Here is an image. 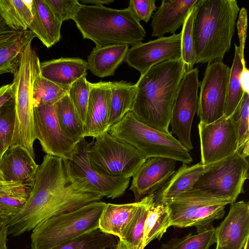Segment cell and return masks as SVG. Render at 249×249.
<instances>
[{
	"label": "cell",
	"instance_id": "cell-11",
	"mask_svg": "<svg viewBox=\"0 0 249 249\" xmlns=\"http://www.w3.org/2000/svg\"><path fill=\"white\" fill-rule=\"evenodd\" d=\"M249 165L247 158L237 151L202 175L193 188L210 191L233 203L244 193Z\"/></svg>",
	"mask_w": 249,
	"mask_h": 249
},
{
	"label": "cell",
	"instance_id": "cell-39",
	"mask_svg": "<svg viewBox=\"0 0 249 249\" xmlns=\"http://www.w3.org/2000/svg\"><path fill=\"white\" fill-rule=\"evenodd\" d=\"M90 91V82L84 76L77 79L69 89L68 95L84 126Z\"/></svg>",
	"mask_w": 249,
	"mask_h": 249
},
{
	"label": "cell",
	"instance_id": "cell-35",
	"mask_svg": "<svg viewBox=\"0 0 249 249\" xmlns=\"http://www.w3.org/2000/svg\"><path fill=\"white\" fill-rule=\"evenodd\" d=\"M197 232L181 238H172L160 249H209L215 243V228L212 224Z\"/></svg>",
	"mask_w": 249,
	"mask_h": 249
},
{
	"label": "cell",
	"instance_id": "cell-27",
	"mask_svg": "<svg viewBox=\"0 0 249 249\" xmlns=\"http://www.w3.org/2000/svg\"><path fill=\"white\" fill-rule=\"evenodd\" d=\"M32 188L19 182L0 181V221L7 224L21 211Z\"/></svg>",
	"mask_w": 249,
	"mask_h": 249
},
{
	"label": "cell",
	"instance_id": "cell-30",
	"mask_svg": "<svg viewBox=\"0 0 249 249\" xmlns=\"http://www.w3.org/2000/svg\"><path fill=\"white\" fill-rule=\"evenodd\" d=\"M32 0H0V15L6 24L18 31H26L33 20Z\"/></svg>",
	"mask_w": 249,
	"mask_h": 249
},
{
	"label": "cell",
	"instance_id": "cell-34",
	"mask_svg": "<svg viewBox=\"0 0 249 249\" xmlns=\"http://www.w3.org/2000/svg\"><path fill=\"white\" fill-rule=\"evenodd\" d=\"M115 236L96 229L73 238L53 249H108L117 244Z\"/></svg>",
	"mask_w": 249,
	"mask_h": 249
},
{
	"label": "cell",
	"instance_id": "cell-41",
	"mask_svg": "<svg viewBox=\"0 0 249 249\" xmlns=\"http://www.w3.org/2000/svg\"><path fill=\"white\" fill-rule=\"evenodd\" d=\"M56 18L62 23L73 20L82 4L77 0H45Z\"/></svg>",
	"mask_w": 249,
	"mask_h": 249
},
{
	"label": "cell",
	"instance_id": "cell-22",
	"mask_svg": "<svg viewBox=\"0 0 249 249\" xmlns=\"http://www.w3.org/2000/svg\"><path fill=\"white\" fill-rule=\"evenodd\" d=\"M219 161L208 165L200 162L192 166L183 163L166 183L154 193L155 202L165 205L180 194L192 190L200 177Z\"/></svg>",
	"mask_w": 249,
	"mask_h": 249
},
{
	"label": "cell",
	"instance_id": "cell-24",
	"mask_svg": "<svg viewBox=\"0 0 249 249\" xmlns=\"http://www.w3.org/2000/svg\"><path fill=\"white\" fill-rule=\"evenodd\" d=\"M33 20L28 28L48 48L61 38L62 23L54 16L45 0H32Z\"/></svg>",
	"mask_w": 249,
	"mask_h": 249
},
{
	"label": "cell",
	"instance_id": "cell-20",
	"mask_svg": "<svg viewBox=\"0 0 249 249\" xmlns=\"http://www.w3.org/2000/svg\"><path fill=\"white\" fill-rule=\"evenodd\" d=\"M111 82L90 83L84 137L93 138L107 131Z\"/></svg>",
	"mask_w": 249,
	"mask_h": 249
},
{
	"label": "cell",
	"instance_id": "cell-48",
	"mask_svg": "<svg viewBox=\"0 0 249 249\" xmlns=\"http://www.w3.org/2000/svg\"><path fill=\"white\" fill-rule=\"evenodd\" d=\"M7 227L6 224L0 221V249H7Z\"/></svg>",
	"mask_w": 249,
	"mask_h": 249
},
{
	"label": "cell",
	"instance_id": "cell-7",
	"mask_svg": "<svg viewBox=\"0 0 249 249\" xmlns=\"http://www.w3.org/2000/svg\"><path fill=\"white\" fill-rule=\"evenodd\" d=\"M94 141L85 138L77 143L71 160H63L69 185L75 191L114 199L123 196L130 178L111 177L100 174L92 167L89 150Z\"/></svg>",
	"mask_w": 249,
	"mask_h": 249
},
{
	"label": "cell",
	"instance_id": "cell-6",
	"mask_svg": "<svg viewBox=\"0 0 249 249\" xmlns=\"http://www.w3.org/2000/svg\"><path fill=\"white\" fill-rule=\"evenodd\" d=\"M106 203L95 201L77 209L53 216L34 229L31 249H53L73 238L99 228Z\"/></svg>",
	"mask_w": 249,
	"mask_h": 249
},
{
	"label": "cell",
	"instance_id": "cell-1",
	"mask_svg": "<svg viewBox=\"0 0 249 249\" xmlns=\"http://www.w3.org/2000/svg\"><path fill=\"white\" fill-rule=\"evenodd\" d=\"M102 197L79 192L69 184L61 158L46 155L37 169L35 183L23 209L6 224L8 234L17 236L46 220L77 209Z\"/></svg>",
	"mask_w": 249,
	"mask_h": 249
},
{
	"label": "cell",
	"instance_id": "cell-10",
	"mask_svg": "<svg viewBox=\"0 0 249 249\" xmlns=\"http://www.w3.org/2000/svg\"><path fill=\"white\" fill-rule=\"evenodd\" d=\"M89 153L92 167L111 177L131 178L146 160L133 146L118 140L107 131L94 138Z\"/></svg>",
	"mask_w": 249,
	"mask_h": 249
},
{
	"label": "cell",
	"instance_id": "cell-50",
	"mask_svg": "<svg viewBox=\"0 0 249 249\" xmlns=\"http://www.w3.org/2000/svg\"><path fill=\"white\" fill-rule=\"evenodd\" d=\"M109 249H128V248L122 240L119 239L116 245L113 248Z\"/></svg>",
	"mask_w": 249,
	"mask_h": 249
},
{
	"label": "cell",
	"instance_id": "cell-37",
	"mask_svg": "<svg viewBox=\"0 0 249 249\" xmlns=\"http://www.w3.org/2000/svg\"><path fill=\"white\" fill-rule=\"evenodd\" d=\"M67 93L68 90L44 78L40 71L37 74L34 83V107L54 105Z\"/></svg>",
	"mask_w": 249,
	"mask_h": 249
},
{
	"label": "cell",
	"instance_id": "cell-3",
	"mask_svg": "<svg viewBox=\"0 0 249 249\" xmlns=\"http://www.w3.org/2000/svg\"><path fill=\"white\" fill-rule=\"evenodd\" d=\"M236 0H200L193 24L196 64L222 61L229 51L239 12Z\"/></svg>",
	"mask_w": 249,
	"mask_h": 249
},
{
	"label": "cell",
	"instance_id": "cell-29",
	"mask_svg": "<svg viewBox=\"0 0 249 249\" xmlns=\"http://www.w3.org/2000/svg\"><path fill=\"white\" fill-rule=\"evenodd\" d=\"M36 37L31 31H24L18 36L0 44V74L18 71L22 53L30 41Z\"/></svg>",
	"mask_w": 249,
	"mask_h": 249
},
{
	"label": "cell",
	"instance_id": "cell-2",
	"mask_svg": "<svg viewBox=\"0 0 249 249\" xmlns=\"http://www.w3.org/2000/svg\"><path fill=\"white\" fill-rule=\"evenodd\" d=\"M186 71L181 59L155 65L141 74L131 112L141 122L168 133L172 110L180 82Z\"/></svg>",
	"mask_w": 249,
	"mask_h": 249
},
{
	"label": "cell",
	"instance_id": "cell-26",
	"mask_svg": "<svg viewBox=\"0 0 249 249\" xmlns=\"http://www.w3.org/2000/svg\"><path fill=\"white\" fill-rule=\"evenodd\" d=\"M141 201L124 204L106 203L99 221L102 231L122 240Z\"/></svg>",
	"mask_w": 249,
	"mask_h": 249
},
{
	"label": "cell",
	"instance_id": "cell-5",
	"mask_svg": "<svg viewBox=\"0 0 249 249\" xmlns=\"http://www.w3.org/2000/svg\"><path fill=\"white\" fill-rule=\"evenodd\" d=\"M107 132L118 140L133 146L145 159L163 157L186 164L193 161L189 152L171 132H164L143 124L131 111Z\"/></svg>",
	"mask_w": 249,
	"mask_h": 249
},
{
	"label": "cell",
	"instance_id": "cell-47",
	"mask_svg": "<svg viewBox=\"0 0 249 249\" xmlns=\"http://www.w3.org/2000/svg\"><path fill=\"white\" fill-rule=\"evenodd\" d=\"M240 81L244 92L249 93V70L246 66H243L240 75Z\"/></svg>",
	"mask_w": 249,
	"mask_h": 249
},
{
	"label": "cell",
	"instance_id": "cell-43",
	"mask_svg": "<svg viewBox=\"0 0 249 249\" xmlns=\"http://www.w3.org/2000/svg\"><path fill=\"white\" fill-rule=\"evenodd\" d=\"M155 2V0H130L128 7L140 22L147 23L157 8Z\"/></svg>",
	"mask_w": 249,
	"mask_h": 249
},
{
	"label": "cell",
	"instance_id": "cell-13",
	"mask_svg": "<svg viewBox=\"0 0 249 249\" xmlns=\"http://www.w3.org/2000/svg\"><path fill=\"white\" fill-rule=\"evenodd\" d=\"M199 86L197 68L186 70L178 89L170 121L172 133L189 152L193 149L191 130L198 109Z\"/></svg>",
	"mask_w": 249,
	"mask_h": 249
},
{
	"label": "cell",
	"instance_id": "cell-32",
	"mask_svg": "<svg viewBox=\"0 0 249 249\" xmlns=\"http://www.w3.org/2000/svg\"><path fill=\"white\" fill-rule=\"evenodd\" d=\"M140 201V204L121 240L128 249H143L144 223L149 209L154 201V195H147Z\"/></svg>",
	"mask_w": 249,
	"mask_h": 249
},
{
	"label": "cell",
	"instance_id": "cell-40",
	"mask_svg": "<svg viewBox=\"0 0 249 249\" xmlns=\"http://www.w3.org/2000/svg\"><path fill=\"white\" fill-rule=\"evenodd\" d=\"M235 125L238 147L249 142V93L244 92L243 96L230 116Z\"/></svg>",
	"mask_w": 249,
	"mask_h": 249
},
{
	"label": "cell",
	"instance_id": "cell-51",
	"mask_svg": "<svg viewBox=\"0 0 249 249\" xmlns=\"http://www.w3.org/2000/svg\"><path fill=\"white\" fill-rule=\"evenodd\" d=\"M249 238L247 239L246 242L243 247V249H249Z\"/></svg>",
	"mask_w": 249,
	"mask_h": 249
},
{
	"label": "cell",
	"instance_id": "cell-36",
	"mask_svg": "<svg viewBox=\"0 0 249 249\" xmlns=\"http://www.w3.org/2000/svg\"><path fill=\"white\" fill-rule=\"evenodd\" d=\"M234 56L230 68V75L228 85V91L224 116L228 118L231 116L240 102L244 90L242 88L240 75L243 65L239 53V46L234 44Z\"/></svg>",
	"mask_w": 249,
	"mask_h": 249
},
{
	"label": "cell",
	"instance_id": "cell-42",
	"mask_svg": "<svg viewBox=\"0 0 249 249\" xmlns=\"http://www.w3.org/2000/svg\"><path fill=\"white\" fill-rule=\"evenodd\" d=\"M15 122V107L0 117V159L11 146Z\"/></svg>",
	"mask_w": 249,
	"mask_h": 249
},
{
	"label": "cell",
	"instance_id": "cell-46",
	"mask_svg": "<svg viewBox=\"0 0 249 249\" xmlns=\"http://www.w3.org/2000/svg\"><path fill=\"white\" fill-rule=\"evenodd\" d=\"M24 31H18L9 27L0 15V44L20 35Z\"/></svg>",
	"mask_w": 249,
	"mask_h": 249
},
{
	"label": "cell",
	"instance_id": "cell-14",
	"mask_svg": "<svg viewBox=\"0 0 249 249\" xmlns=\"http://www.w3.org/2000/svg\"><path fill=\"white\" fill-rule=\"evenodd\" d=\"M36 139L46 154L71 160L77 143L61 127L56 114L55 104L34 107Z\"/></svg>",
	"mask_w": 249,
	"mask_h": 249
},
{
	"label": "cell",
	"instance_id": "cell-8",
	"mask_svg": "<svg viewBox=\"0 0 249 249\" xmlns=\"http://www.w3.org/2000/svg\"><path fill=\"white\" fill-rule=\"evenodd\" d=\"M231 201L210 191L193 188L168 202L171 225L179 228L195 226L197 231L212 224L224 215Z\"/></svg>",
	"mask_w": 249,
	"mask_h": 249
},
{
	"label": "cell",
	"instance_id": "cell-18",
	"mask_svg": "<svg viewBox=\"0 0 249 249\" xmlns=\"http://www.w3.org/2000/svg\"><path fill=\"white\" fill-rule=\"evenodd\" d=\"M215 249H242L249 238V204L231 203L229 212L215 229Z\"/></svg>",
	"mask_w": 249,
	"mask_h": 249
},
{
	"label": "cell",
	"instance_id": "cell-28",
	"mask_svg": "<svg viewBox=\"0 0 249 249\" xmlns=\"http://www.w3.org/2000/svg\"><path fill=\"white\" fill-rule=\"evenodd\" d=\"M136 93V84L124 81L111 82L108 130L119 122L127 112L131 111Z\"/></svg>",
	"mask_w": 249,
	"mask_h": 249
},
{
	"label": "cell",
	"instance_id": "cell-16",
	"mask_svg": "<svg viewBox=\"0 0 249 249\" xmlns=\"http://www.w3.org/2000/svg\"><path fill=\"white\" fill-rule=\"evenodd\" d=\"M181 59V34L161 36L128 49L125 61L141 75L163 61Z\"/></svg>",
	"mask_w": 249,
	"mask_h": 249
},
{
	"label": "cell",
	"instance_id": "cell-17",
	"mask_svg": "<svg viewBox=\"0 0 249 249\" xmlns=\"http://www.w3.org/2000/svg\"><path fill=\"white\" fill-rule=\"evenodd\" d=\"M177 161L163 157H151L146 160L132 176L130 187L135 201L155 193L161 188L175 172Z\"/></svg>",
	"mask_w": 249,
	"mask_h": 249
},
{
	"label": "cell",
	"instance_id": "cell-21",
	"mask_svg": "<svg viewBox=\"0 0 249 249\" xmlns=\"http://www.w3.org/2000/svg\"><path fill=\"white\" fill-rule=\"evenodd\" d=\"M199 1V0H163L152 16V36L160 37L167 33L175 34Z\"/></svg>",
	"mask_w": 249,
	"mask_h": 249
},
{
	"label": "cell",
	"instance_id": "cell-45",
	"mask_svg": "<svg viewBox=\"0 0 249 249\" xmlns=\"http://www.w3.org/2000/svg\"><path fill=\"white\" fill-rule=\"evenodd\" d=\"M15 107V96L13 83L0 87V117Z\"/></svg>",
	"mask_w": 249,
	"mask_h": 249
},
{
	"label": "cell",
	"instance_id": "cell-15",
	"mask_svg": "<svg viewBox=\"0 0 249 249\" xmlns=\"http://www.w3.org/2000/svg\"><path fill=\"white\" fill-rule=\"evenodd\" d=\"M198 128L202 164L222 160L237 151L238 136L230 117L223 116L209 124L200 122Z\"/></svg>",
	"mask_w": 249,
	"mask_h": 249
},
{
	"label": "cell",
	"instance_id": "cell-49",
	"mask_svg": "<svg viewBox=\"0 0 249 249\" xmlns=\"http://www.w3.org/2000/svg\"><path fill=\"white\" fill-rule=\"evenodd\" d=\"M82 4H92V5L104 6L105 4H109L114 1V0H80L79 1Z\"/></svg>",
	"mask_w": 249,
	"mask_h": 249
},
{
	"label": "cell",
	"instance_id": "cell-31",
	"mask_svg": "<svg viewBox=\"0 0 249 249\" xmlns=\"http://www.w3.org/2000/svg\"><path fill=\"white\" fill-rule=\"evenodd\" d=\"M171 226V217L167 207L154 201L149 209L144 223L143 249L152 241L160 239Z\"/></svg>",
	"mask_w": 249,
	"mask_h": 249
},
{
	"label": "cell",
	"instance_id": "cell-33",
	"mask_svg": "<svg viewBox=\"0 0 249 249\" xmlns=\"http://www.w3.org/2000/svg\"><path fill=\"white\" fill-rule=\"evenodd\" d=\"M58 122L66 133L76 143L84 137V126L67 93L55 104Z\"/></svg>",
	"mask_w": 249,
	"mask_h": 249
},
{
	"label": "cell",
	"instance_id": "cell-4",
	"mask_svg": "<svg viewBox=\"0 0 249 249\" xmlns=\"http://www.w3.org/2000/svg\"><path fill=\"white\" fill-rule=\"evenodd\" d=\"M73 20L83 38L96 46L142 42L144 29L128 7L115 9L104 6L82 4Z\"/></svg>",
	"mask_w": 249,
	"mask_h": 249
},
{
	"label": "cell",
	"instance_id": "cell-23",
	"mask_svg": "<svg viewBox=\"0 0 249 249\" xmlns=\"http://www.w3.org/2000/svg\"><path fill=\"white\" fill-rule=\"evenodd\" d=\"M41 75L68 91L77 79L86 76L87 61L80 58L61 57L40 62Z\"/></svg>",
	"mask_w": 249,
	"mask_h": 249
},
{
	"label": "cell",
	"instance_id": "cell-25",
	"mask_svg": "<svg viewBox=\"0 0 249 249\" xmlns=\"http://www.w3.org/2000/svg\"><path fill=\"white\" fill-rule=\"evenodd\" d=\"M128 49L127 44L95 46L88 57V69L100 78L114 75L116 69L125 61Z\"/></svg>",
	"mask_w": 249,
	"mask_h": 249
},
{
	"label": "cell",
	"instance_id": "cell-19",
	"mask_svg": "<svg viewBox=\"0 0 249 249\" xmlns=\"http://www.w3.org/2000/svg\"><path fill=\"white\" fill-rule=\"evenodd\" d=\"M38 166L26 148L11 146L0 159V181L19 182L32 188Z\"/></svg>",
	"mask_w": 249,
	"mask_h": 249
},
{
	"label": "cell",
	"instance_id": "cell-44",
	"mask_svg": "<svg viewBox=\"0 0 249 249\" xmlns=\"http://www.w3.org/2000/svg\"><path fill=\"white\" fill-rule=\"evenodd\" d=\"M239 12L236 26L239 39V53L243 65H246L244 49L247 37V10L245 8L242 7Z\"/></svg>",
	"mask_w": 249,
	"mask_h": 249
},
{
	"label": "cell",
	"instance_id": "cell-38",
	"mask_svg": "<svg viewBox=\"0 0 249 249\" xmlns=\"http://www.w3.org/2000/svg\"><path fill=\"white\" fill-rule=\"evenodd\" d=\"M197 4L188 15L180 32L181 59L186 66V70L193 69L196 64V54L193 36V24Z\"/></svg>",
	"mask_w": 249,
	"mask_h": 249
},
{
	"label": "cell",
	"instance_id": "cell-9",
	"mask_svg": "<svg viewBox=\"0 0 249 249\" xmlns=\"http://www.w3.org/2000/svg\"><path fill=\"white\" fill-rule=\"evenodd\" d=\"M40 64L30 41L22 53L18 71L12 82L15 110L13 138L19 141L28 142L35 138L33 86L35 78L40 71Z\"/></svg>",
	"mask_w": 249,
	"mask_h": 249
},
{
	"label": "cell",
	"instance_id": "cell-12",
	"mask_svg": "<svg viewBox=\"0 0 249 249\" xmlns=\"http://www.w3.org/2000/svg\"><path fill=\"white\" fill-rule=\"evenodd\" d=\"M230 71L222 61L208 64L199 86L197 113L200 123L209 124L224 116Z\"/></svg>",
	"mask_w": 249,
	"mask_h": 249
}]
</instances>
